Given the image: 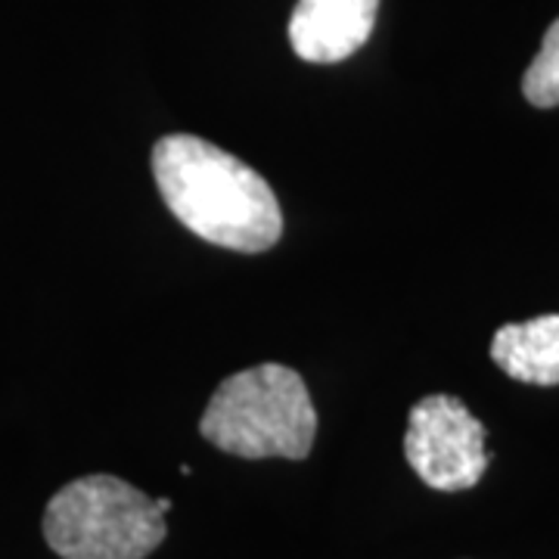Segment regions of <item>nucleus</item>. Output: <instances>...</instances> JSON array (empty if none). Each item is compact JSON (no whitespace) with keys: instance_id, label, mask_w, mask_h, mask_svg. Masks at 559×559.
I'll return each instance as SVG.
<instances>
[{"instance_id":"obj_2","label":"nucleus","mask_w":559,"mask_h":559,"mask_svg":"<svg viewBox=\"0 0 559 559\" xmlns=\"http://www.w3.org/2000/svg\"><path fill=\"white\" fill-rule=\"evenodd\" d=\"M202 439L246 460H305L318 436V411L293 367L259 364L221 382L200 419Z\"/></svg>"},{"instance_id":"obj_6","label":"nucleus","mask_w":559,"mask_h":559,"mask_svg":"<svg viewBox=\"0 0 559 559\" xmlns=\"http://www.w3.org/2000/svg\"><path fill=\"white\" fill-rule=\"evenodd\" d=\"M491 360L513 380L559 385V314L500 326L491 340Z\"/></svg>"},{"instance_id":"obj_5","label":"nucleus","mask_w":559,"mask_h":559,"mask_svg":"<svg viewBox=\"0 0 559 559\" xmlns=\"http://www.w3.org/2000/svg\"><path fill=\"white\" fill-rule=\"evenodd\" d=\"M380 0H299L289 16V44L305 62H342L373 35Z\"/></svg>"},{"instance_id":"obj_3","label":"nucleus","mask_w":559,"mask_h":559,"mask_svg":"<svg viewBox=\"0 0 559 559\" xmlns=\"http://www.w3.org/2000/svg\"><path fill=\"white\" fill-rule=\"evenodd\" d=\"M171 500H153L116 476L62 485L44 510V538L60 559H146L168 528Z\"/></svg>"},{"instance_id":"obj_7","label":"nucleus","mask_w":559,"mask_h":559,"mask_svg":"<svg viewBox=\"0 0 559 559\" xmlns=\"http://www.w3.org/2000/svg\"><path fill=\"white\" fill-rule=\"evenodd\" d=\"M522 94H525V100L532 103V106H538V109L559 106V20L547 28L538 57L525 69Z\"/></svg>"},{"instance_id":"obj_1","label":"nucleus","mask_w":559,"mask_h":559,"mask_svg":"<svg viewBox=\"0 0 559 559\" xmlns=\"http://www.w3.org/2000/svg\"><path fill=\"white\" fill-rule=\"evenodd\" d=\"M153 178L171 215L200 240L234 252H267L283 234L277 193L255 168L197 134L153 146Z\"/></svg>"},{"instance_id":"obj_4","label":"nucleus","mask_w":559,"mask_h":559,"mask_svg":"<svg viewBox=\"0 0 559 559\" xmlns=\"http://www.w3.org/2000/svg\"><path fill=\"white\" fill-rule=\"evenodd\" d=\"M485 426L454 395H429L411 407L404 457L436 491H466L488 469Z\"/></svg>"}]
</instances>
